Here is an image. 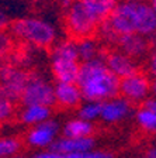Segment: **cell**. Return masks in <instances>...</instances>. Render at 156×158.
Wrapping results in <instances>:
<instances>
[{"label":"cell","instance_id":"cell-6","mask_svg":"<svg viewBox=\"0 0 156 158\" xmlns=\"http://www.w3.org/2000/svg\"><path fill=\"white\" fill-rule=\"evenodd\" d=\"M21 102L24 106H46L51 107L56 103L55 86L39 76H30L24 89Z\"/></svg>","mask_w":156,"mask_h":158},{"label":"cell","instance_id":"cell-3","mask_svg":"<svg viewBox=\"0 0 156 158\" xmlns=\"http://www.w3.org/2000/svg\"><path fill=\"white\" fill-rule=\"evenodd\" d=\"M10 34L34 47L45 48L54 44L56 31L48 21L38 17H24L10 24Z\"/></svg>","mask_w":156,"mask_h":158},{"label":"cell","instance_id":"cell-2","mask_svg":"<svg viewBox=\"0 0 156 158\" xmlns=\"http://www.w3.org/2000/svg\"><path fill=\"white\" fill-rule=\"evenodd\" d=\"M80 65L75 41H61L54 44L51 52V69L58 82L78 83Z\"/></svg>","mask_w":156,"mask_h":158},{"label":"cell","instance_id":"cell-10","mask_svg":"<svg viewBox=\"0 0 156 158\" xmlns=\"http://www.w3.org/2000/svg\"><path fill=\"white\" fill-rule=\"evenodd\" d=\"M132 107H131V102H128L127 99L121 98H114L110 100L103 102V107H101V120L106 123H117L124 120L125 117L131 114Z\"/></svg>","mask_w":156,"mask_h":158},{"label":"cell","instance_id":"cell-1","mask_svg":"<svg viewBox=\"0 0 156 158\" xmlns=\"http://www.w3.org/2000/svg\"><path fill=\"white\" fill-rule=\"evenodd\" d=\"M121 79L107 68L103 58H97L80 65L78 85L83 99L87 102H106L117 98Z\"/></svg>","mask_w":156,"mask_h":158},{"label":"cell","instance_id":"cell-18","mask_svg":"<svg viewBox=\"0 0 156 158\" xmlns=\"http://www.w3.org/2000/svg\"><path fill=\"white\" fill-rule=\"evenodd\" d=\"M137 122L145 131L156 133V112L141 107L137 112Z\"/></svg>","mask_w":156,"mask_h":158},{"label":"cell","instance_id":"cell-21","mask_svg":"<svg viewBox=\"0 0 156 158\" xmlns=\"http://www.w3.org/2000/svg\"><path fill=\"white\" fill-rule=\"evenodd\" d=\"M13 45V40H11V34L7 33L6 30L0 31V58H3L4 55L10 52Z\"/></svg>","mask_w":156,"mask_h":158},{"label":"cell","instance_id":"cell-15","mask_svg":"<svg viewBox=\"0 0 156 158\" xmlns=\"http://www.w3.org/2000/svg\"><path fill=\"white\" fill-rule=\"evenodd\" d=\"M51 116V107L46 106H26L20 114V118L24 124L28 126H38L41 123L49 120Z\"/></svg>","mask_w":156,"mask_h":158},{"label":"cell","instance_id":"cell-25","mask_svg":"<svg viewBox=\"0 0 156 158\" xmlns=\"http://www.w3.org/2000/svg\"><path fill=\"white\" fill-rule=\"evenodd\" d=\"M142 107L150 112H156V98H146L142 102Z\"/></svg>","mask_w":156,"mask_h":158},{"label":"cell","instance_id":"cell-12","mask_svg":"<svg viewBox=\"0 0 156 158\" xmlns=\"http://www.w3.org/2000/svg\"><path fill=\"white\" fill-rule=\"evenodd\" d=\"M117 45L120 47L121 52H124L132 59H138L145 56V54L148 52L149 41L146 37L139 35V34H127L118 38Z\"/></svg>","mask_w":156,"mask_h":158},{"label":"cell","instance_id":"cell-5","mask_svg":"<svg viewBox=\"0 0 156 158\" xmlns=\"http://www.w3.org/2000/svg\"><path fill=\"white\" fill-rule=\"evenodd\" d=\"M30 75L23 69L13 65H2L0 66V95L7 98L10 102H18L23 98L24 89Z\"/></svg>","mask_w":156,"mask_h":158},{"label":"cell","instance_id":"cell-29","mask_svg":"<svg viewBox=\"0 0 156 158\" xmlns=\"http://www.w3.org/2000/svg\"><path fill=\"white\" fill-rule=\"evenodd\" d=\"M149 6L153 9V11L156 13V0H149Z\"/></svg>","mask_w":156,"mask_h":158},{"label":"cell","instance_id":"cell-20","mask_svg":"<svg viewBox=\"0 0 156 158\" xmlns=\"http://www.w3.org/2000/svg\"><path fill=\"white\" fill-rule=\"evenodd\" d=\"M14 113V103L10 102L7 98L0 95V123L9 120Z\"/></svg>","mask_w":156,"mask_h":158},{"label":"cell","instance_id":"cell-33","mask_svg":"<svg viewBox=\"0 0 156 158\" xmlns=\"http://www.w3.org/2000/svg\"><path fill=\"white\" fill-rule=\"evenodd\" d=\"M63 158H75L73 155H63Z\"/></svg>","mask_w":156,"mask_h":158},{"label":"cell","instance_id":"cell-27","mask_svg":"<svg viewBox=\"0 0 156 158\" xmlns=\"http://www.w3.org/2000/svg\"><path fill=\"white\" fill-rule=\"evenodd\" d=\"M148 157L149 158H156V145L155 147H152L149 151H148Z\"/></svg>","mask_w":156,"mask_h":158},{"label":"cell","instance_id":"cell-17","mask_svg":"<svg viewBox=\"0 0 156 158\" xmlns=\"http://www.w3.org/2000/svg\"><path fill=\"white\" fill-rule=\"evenodd\" d=\"M101 107L103 102H86L79 109V118L86 122H94L96 118L101 117Z\"/></svg>","mask_w":156,"mask_h":158},{"label":"cell","instance_id":"cell-4","mask_svg":"<svg viewBox=\"0 0 156 158\" xmlns=\"http://www.w3.org/2000/svg\"><path fill=\"white\" fill-rule=\"evenodd\" d=\"M65 23L68 31L76 40L90 38V35H93L101 26L83 0H72L65 7Z\"/></svg>","mask_w":156,"mask_h":158},{"label":"cell","instance_id":"cell-11","mask_svg":"<svg viewBox=\"0 0 156 158\" xmlns=\"http://www.w3.org/2000/svg\"><path fill=\"white\" fill-rule=\"evenodd\" d=\"M94 147V140L91 137L85 138H56L54 144L51 145L52 151L58 152L61 155H75L82 152L90 151Z\"/></svg>","mask_w":156,"mask_h":158},{"label":"cell","instance_id":"cell-16","mask_svg":"<svg viewBox=\"0 0 156 158\" xmlns=\"http://www.w3.org/2000/svg\"><path fill=\"white\" fill-rule=\"evenodd\" d=\"M75 43H76V49H78L79 59H80L82 64L100 58V51H98V47L94 40L82 38V40H76Z\"/></svg>","mask_w":156,"mask_h":158},{"label":"cell","instance_id":"cell-32","mask_svg":"<svg viewBox=\"0 0 156 158\" xmlns=\"http://www.w3.org/2000/svg\"><path fill=\"white\" fill-rule=\"evenodd\" d=\"M10 158H26V157H23V155H14V157H10Z\"/></svg>","mask_w":156,"mask_h":158},{"label":"cell","instance_id":"cell-31","mask_svg":"<svg viewBox=\"0 0 156 158\" xmlns=\"http://www.w3.org/2000/svg\"><path fill=\"white\" fill-rule=\"evenodd\" d=\"M122 2H131V3H137V2H141V0H122Z\"/></svg>","mask_w":156,"mask_h":158},{"label":"cell","instance_id":"cell-30","mask_svg":"<svg viewBox=\"0 0 156 158\" xmlns=\"http://www.w3.org/2000/svg\"><path fill=\"white\" fill-rule=\"evenodd\" d=\"M152 92H153V95H155V98H156V79H155V82L152 83Z\"/></svg>","mask_w":156,"mask_h":158},{"label":"cell","instance_id":"cell-14","mask_svg":"<svg viewBox=\"0 0 156 158\" xmlns=\"http://www.w3.org/2000/svg\"><path fill=\"white\" fill-rule=\"evenodd\" d=\"M93 130L94 127L90 122H86L82 118H73L62 127V134L66 138H85L90 137Z\"/></svg>","mask_w":156,"mask_h":158},{"label":"cell","instance_id":"cell-34","mask_svg":"<svg viewBox=\"0 0 156 158\" xmlns=\"http://www.w3.org/2000/svg\"><path fill=\"white\" fill-rule=\"evenodd\" d=\"M143 158H149V157H143Z\"/></svg>","mask_w":156,"mask_h":158},{"label":"cell","instance_id":"cell-19","mask_svg":"<svg viewBox=\"0 0 156 158\" xmlns=\"http://www.w3.org/2000/svg\"><path fill=\"white\" fill-rule=\"evenodd\" d=\"M21 148V143L13 137L0 138V158H10L17 155Z\"/></svg>","mask_w":156,"mask_h":158},{"label":"cell","instance_id":"cell-7","mask_svg":"<svg viewBox=\"0 0 156 158\" xmlns=\"http://www.w3.org/2000/svg\"><path fill=\"white\" fill-rule=\"evenodd\" d=\"M150 89H152V85L148 76L139 72L121 79L120 82V93L124 99H127L131 103L143 102L149 95Z\"/></svg>","mask_w":156,"mask_h":158},{"label":"cell","instance_id":"cell-22","mask_svg":"<svg viewBox=\"0 0 156 158\" xmlns=\"http://www.w3.org/2000/svg\"><path fill=\"white\" fill-rule=\"evenodd\" d=\"M75 158H114V155L108 151H96V150H90V151L82 152V154H75Z\"/></svg>","mask_w":156,"mask_h":158},{"label":"cell","instance_id":"cell-8","mask_svg":"<svg viewBox=\"0 0 156 158\" xmlns=\"http://www.w3.org/2000/svg\"><path fill=\"white\" fill-rule=\"evenodd\" d=\"M59 131V124L55 120H46L38 126H34L27 133V143L31 147L45 148L51 147L56 140V134Z\"/></svg>","mask_w":156,"mask_h":158},{"label":"cell","instance_id":"cell-24","mask_svg":"<svg viewBox=\"0 0 156 158\" xmlns=\"http://www.w3.org/2000/svg\"><path fill=\"white\" fill-rule=\"evenodd\" d=\"M148 69H149L150 75L156 79V52H153L148 59Z\"/></svg>","mask_w":156,"mask_h":158},{"label":"cell","instance_id":"cell-28","mask_svg":"<svg viewBox=\"0 0 156 158\" xmlns=\"http://www.w3.org/2000/svg\"><path fill=\"white\" fill-rule=\"evenodd\" d=\"M30 2H33V3H35V4H44V3L51 2V0H30Z\"/></svg>","mask_w":156,"mask_h":158},{"label":"cell","instance_id":"cell-26","mask_svg":"<svg viewBox=\"0 0 156 158\" xmlns=\"http://www.w3.org/2000/svg\"><path fill=\"white\" fill-rule=\"evenodd\" d=\"M9 26H10V23H9V17H7V14L4 13L3 10L0 9V31L6 30Z\"/></svg>","mask_w":156,"mask_h":158},{"label":"cell","instance_id":"cell-13","mask_svg":"<svg viewBox=\"0 0 156 158\" xmlns=\"http://www.w3.org/2000/svg\"><path fill=\"white\" fill-rule=\"evenodd\" d=\"M56 103L62 107H76L83 100V95L78 83H61L55 85Z\"/></svg>","mask_w":156,"mask_h":158},{"label":"cell","instance_id":"cell-9","mask_svg":"<svg viewBox=\"0 0 156 158\" xmlns=\"http://www.w3.org/2000/svg\"><path fill=\"white\" fill-rule=\"evenodd\" d=\"M103 59L107 68L120 79L128 78L138 72V66L135 61L121 51H110L103 56Z\"/></svg>","mask_w":156,"mask_h":158},{"label":"cell","instance_id":"cell-23","mask_svg":"<svg viewBox=\"0 0 156 158\" xmlns=\"http://www.w3.org/2000/svg\"><path fill=\"white\" fill-rule=\"evenodd\" d=\"M31 158H63V155L52 151V150H42V151L35 152Z\"/></svg>","mask_w":156,"mask_h":158}]
</instances>
